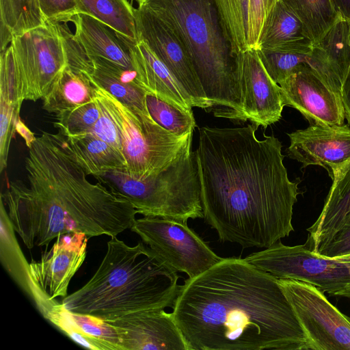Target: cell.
I'll return each instance as SVG.
<instances>
[{
  "label": "cell",
  "instance_id": "17",
  "mask_svg": "<svg viewBox=\"0 0 350 350\" xmlns=\"http://www.w3.org/2000/svg\"><path fill=\"white\" fill-rule=\"evenodd\" d=\"M70 21L75 26L72 36L88 58H100L124 70L133 71L131 46L135 40L83 13L77 14Z\"/></svg>",
  "mask_w": 350,
  "mask_h": 350
},
{
  "label": "cell",
  "instance_id": "20",
  "mask_svg": "<svg viewBox=\"0 0 350 350\" xmlns=\"http://www.w3.org/2000/svg\"><path fill=\"white\" fill-rule=\"evenodd\" d=\"M46 319L83 347L93 350H122L116 329L102 319L71 312L58 301Z\"/></svg>",
  "mask_w": 350,
  "mask_h": 350
},
{
  "label": "cell",
  "instance_id": "14",
  "mask_svg": "<svg viewBox=\"0 0 350 350\" xmlns=\"http://www.w3.org/2000/svg\"><path fill=\"white\" fill-rule=\"evenodd\" d=\"M284 106L298 110L310 124L342 125L345 119L340 96L309 65L278 84Z\"/></svg>",
  "mask_w": 350,
  "mask_h": 350
},
{
  "label": "cell",
  "instance_id": "8",
  "mask_svg": "<svg viewBox=\"0 0 350 350\" xmlns=\"http://www.w3.org/2000/svg\"><path fill=\"white\" fill-rule=\"evenodd\" d=\"M244 259L278 280L302 281L330 295L350 297L349 267L314 254L305 245L288 246L279 240Z\"/></svg>",
  "mask_w": 350,
  "mask_h": 350
},
{
  "label": "cell",
  "instance_id": "16",
  "mask_svg": "<svg viewBox=\"0 0 350 350\" xmlns=\"http://www.w3.org/2000/svg\"><path fill=\"white\" fill-rule=\"evenodd\" d=\"M241 66L243 121L267 128L279 121L284 107L280 86L266 71L257 49L238 55Z\"/></svg>",
  "mask_w": 350,
  "mask_h": 350
},
{
  "label": "cell",
  "instance_id": "29",
  "mask_svg": "<svg viewBox=\"0 0 350 350\" xmlns=\"http://www.w3.org/2000/svg\"><path fill=\"white\" fill-rule=\"evenodd\" d=\"M79 13L96 18L119 33L137 41L135 8L128 0H75Z\"/></svg>",
  "mask_w": 350,
  "mask_h": 350
},
{
  "label": "cell",
  "instance_id": "9",
  "mask_svg": "<svg viewBox=\"0 0 350 350\" xmlns=\"http://www.w3.org/2000/svg\"><path fill=\"white\" fill-rule=\"evenodd\" d=\"M131 230L176 272L195 278L219 262L207 243L178 219L144 216L136 219Z\"/></svg>",
  "mask_w": 350,
  "mask_h": 350
},
{
  "label": "cell",
  "instance_id": "12",
  "mask_svg": "<svg viewBox=\"0 0 350 350\" xmlns=\"http://www.w3.org/2000/svg\"><path fill=\"white\" fill-rule=\"evenodd\" d=\"M135 16L138 39L144 40L170 70L188 95L192 107L211 108L180 39L144 6L135 8Z\"/></svg>",
  "mask_w": 350,
  "mask_h": 350
},
{
  "label": "cell",
  "instance_id": "38",
  "mask_svg": "<svg viewBox=\"0 0 350 350\" xmlns=\"http://www.w3.org/2000/svg\"><path fill=\"white\" fill-rule=\"evenodd\" d=\"M317 254L330 258L350 254V217Z\"/></svg>",
  "mask_w": 350,
  "mask_h": 350
},
{
  "label": "cell",
  "instance_id": "1",
  "mask_svg": "<svg viewBox=\"0 0 350 350\" xmlns=\"http://www.w3.org/2000/svg\"><path fill=\"white\" fill-rule=\"evenodd\" d=\"M255 124L202 126L196 155L205 221L219 240L267 248L294 230L299 178L291 181L281 142L258 139Z\"/></svg>",
  "mask_w": 350,
  "mask_h": 350
},
{
  "label": "cell",
  "instance_id": "3",
  "mask_svg": "<svg viewBox=\"0 0 350 350\" xmlns=\"http://www.w3.org/2000/svg\"><path fill=\"white\" fill-rule=\"evenodd\" d=\"M25 180L8 182L1 194L15 232L29 249L80 232L89 239L116 237L137 213L123 196L93 183L60 133L43 131L29 148Z\"/></svg>",
  "mask_w": 350,
  "mask_h": 350
},
{
  "label": "cell",
  "instance_id": "27",
  "mask_svg": "<svg viewBox=\"0 0 350 350\" xmlns=\"http://www.w3.org/2000/svg\"><path fill=\"white\" fill-rule=\"evenodd\" d=\"M12 70H0V172L7 167L10 147L22 106Z\"/></svg>",
  "mask_w": 350,
  "mask_h": 350
},
{
  "label": "cell",
  "instance_id": "10",
  "mask_svg": "<svg viewBox=\"0 0 350 350\" xmlns=\"http://www.w3.org/2000/svg\"><path fill=\"white\" fill-rule=\"evenodd\" d=\"M279 284L291 303L311 350H350V317L318 287L291 279Z\"/></svg>",
  "mask_w": 350,
  "mask_h": 350
},
{
  "label": "cell",
  "instance_id": "21",
  "mask_svg": "<svg viewBox=\"0 0 350 350\" xmlns=\"http://www.w3.org/2000/svg\"><path fill=\"white\" fill-rule=\"evenodd\" d=\"M349 217L350 168L338 180L332 183L320 215L307 228L309 234L304 245L317 254Z\"/></svg>",
  "mask_w": 350,
  "mask_h": 350
},
{
  "label": "cell",
  "instance_id": "23",
  "mask_svg": "<svg viewBox=\"0 0 350 350\" xmlns=\"http://www.w3.org/2000/svg\"><path fill=\"white\" fill-rule=\"evenodd\" d=\"M89 59L91 67L84 74L92 84L103 88L123 104L148 112L147 92L135 81V72L124 70L100 58Z\"/></svg>",
  "mask_w": 350,
  "mask_h": 350
},
{
  "label": "cell",
  "instance_id": "40",
  "mask_svg": "<svg viewBox=\"0 0 350 350\" xmlns=\"http://www.w3.org/2000/svg\"><path fill=\"white\" fill-rule=\"evenodd\" d=\"M16 132L18 133L23 138L26 146L28 148L31 146L32 144L36 139V137L34 136V134L22 122L21 118L18 120L16 124Z\"/></svg>",
  "mask_w": 350,
  "mask_h": 350
},
{
  "label": "cell",
  "instance_id": "42",
  "mask_svg": "<svg viewBox=\"0 0 350 350\" xmlns=\"http://www.w3.org/2000/svg\"><path fill=\"white\" fill-rule=\"evenodd\" d=\"M332 258L338 262L347 264L350 268V254L340 256Z\"/></svg>",
  "mask_w": 350,
  "mask_h": 350
},
{
  "label": "cell",
  "instance_id": "2",
  "mask_svg": "<svg viewBox=\"0 0 350 350\" xmlns=\"http://www.w3.org/2000/svg\"><path fill=\"white\" fill-rule=\"evenodd\" d=\"M172 308L189 350H309L278 280L244 258L185 280Z\"/></svg>",
  "mask_w": 350,
  "mask_h": 350
},
{
  "label": "cell",
  "instance_id": "34",
  "mask_svg": "<svg viewBox=\"0 0 350 350\" xmlns=\"http://www.w3.org/2000/svg\"><path fill=\"white\" fill-rule=\"evenodd\" d=\"M100 116V107L96 99L55 114L54 126L65 137L87 133L90 131Z\"/></svg>",
  "mask_w": 350,
  "mask_h": 350
},
{
  "label": "cell",
  "instance_id": "7",
  "mask_svg": "<svg viewBox=\"0 0 350 350\" xmlns=\"http://www.w3.org/2000/svg\"><path fill=\"white\" fill-rule=\"evenodd\" d=\"M11 45L19 100L42 99L69 64L62 23L46 21L14 36Z\"/></svg>",
  "mask_w": 350,
  "mask_h": 350
},
{
  "label": "cell",
  "instance_id": "24",
  "mask_svg": "<svg viewBox=\"0 0 350 350\" xmlns=\"http://www.w3.org/2000/svg\"><path fill=\"white\" fill-rule=\"evenodd\" d=\"M312 45L299 18L282 0H279L267 20L258 49L286 46L310 53Z\"/></svg>",
  "mask_w": 350,
  "mask_h": 350
},
{
  "label": "cell",
  "instance_id": "25",
  "mask_svg": "<svg viewBox=\"0 0 350 350\" xmlns=\"http://www.w3.org/2000/svg\"><path fill=\"white\" fill-rule=\"evenodd\" d=\"M94 86L81 71L68 65L42 98V108L57 114L94 100Z\"/></svg>",
  "mask_w": 350,
  "mask_h": 350
},
{
  "label": "cell",
  "instance_id": "35",
  "mask_svg": "<svg viewBox=\"0 0 350 350\" xmlns=\"http://www.w3.org/2000/svg\"><path fill=\"white\" fill-rule=\"evenodd\" d=\"M278 1L250 0L248 23L249 49H258L260 38L267 20Z\"/></svg>",
  "mask_w": 350,
  "mask_h": 350
},
{
  "label": "cell",
  "instance_id": "26",
  "mask_svg": "<svg viewBox=\"0 0 350 350\" xmlns=\"http://www.w3.org/2000/svg\"><path fill=\"white\" fill-rule=\"evenodd\" d=\"M0 260L8 274L34 303L39 296L31 280L30 266L17 241L5 206L0 198Z\"/></svg>",
  "mask_w": 350,
  "mask_h": 350
},
{
  "label": "cell",
  "instance_id": "37",
  "mask_svg": "<svg viewBox=\"0 0 350 350\" xmlns=\"http://www.w3.org/2000/svg\"><path fill=\"white\" fill-rule=\"evenodd\" d=\"M96 99L100 107V116L88 133H91L121 151L120 139L118 129L105 107L97 97Z\"/></svg>",
  "mask_w": 350,
  "mask_h": 350
},
{
  "label": "cell",
  "instance_id": "22",
  "mask_svg": "<svg viewBox=\"0 0 350 350\" xmlns=\"http://www.w3.org/2000/svg\"><path fill=\"white\" fill-rule=\"evenodd\" d=\"M65 139L75 161L88 175L96 177L114 170L124 172L126 164L122 152L91 133Z\"/></svg>",
  "mask_w": 350,
  "mask_h": 350
},
{
  "label": "cell",
  "instance_id": "11",
  "mask_svg": "<svg viewBox=\"0 0 350 350\" xmlns=\"http://www.w3.org/2000/svg\"><path fill=\"white\" fill-rule=\"evenodd\" d=\"M89 237L77 232L59 236L39 260L29 262L31 280L39 296L37 308L46 318L58 302V297L67 296L69 283L83 265Z\"/></svg>",
  "mask_w": 350,
  "mask_h": 350
},
{
  "label": "cell",
  "instance_id": "18",
  "mask_svg": "<svg viewBox=\"0 0 350 350\" xmlns=\"http://www.w3.org/2000/svg\"><path fill=\"white\" fill-rule=\"evenodd\" d=\"M309 65L341 98L342 83L350 69V24L343 18L312 45Z\"/></svg>",
  "mask_w": 350,
  "mask_h": 350
},
{
  "label": "cell",
  "instance_id": "4",
  "mask_svg": "<svg viewBox=\"0 0 350 350\" xmlns=\"http://www.w3.org/2000/svg\"><path fill=\"white\" fill-rule=\"evenodd\" d=\"M180 276L144 242L129 246L116 237L91 279L66 296L68 311L111 321L126 314L173 307Z\"/></svg>",
  "mask_w": 350,
  "mask_h": 350
},
{
  "label": "cell",
  "instance_id": "33",
  "mask_svg": "<svg viewBox=\"0 0 350 350\" xmlns=\"http://www.w3.org/2000/svg\"><path fill=\"white\" fill-rule=\"evenodd\" d=\"M146 106L152 118L171 133L185 135L196 126L192 110H186L151 94H146Z\"/></svg>",
  "mask_w": 350,
  "mask_h": 350
},
{
  "label": "cell",
  "instance_id": "31",
  "mask_svg": "<svg viewBox=\"0 0 350 350\" xmlns=\"http://www.w3.org/2000/svg\"><path fill=\"white\" fill-rule=\"evenodd\" d=\"M224 36L235 57L249 49L250 0H214Z\"/></svg>",
  "mask_w": 350,
  "mask_h": 350
},
{
  "label": "cell",
  "instance_id": "39",
  "mask_svg": "<svg viewBox=\"0 0 350 350\" xmlns=\"http://www.w3.org/2000/svg\"><path fill=\"white\" fill-rule=\"evenodd\" d=\"M341 100L344 107L345 119L350 125V69L342 83Z\"/></svg>",
  "mask_w": 350,
  "mask_h": 350
},
{
  "label": "cell",
  "instance_id": "30",
  "mask_svg": "<svg viewBox=\"0 0 350 350\" xmlns=\"http://www.w3.org/2000/svg\"><path fill=\"white\" fill-rule=\"evenodd\" d=\"M296 14L313 44L341 18L333 0H282Z\"/></svg>",
  "mask_w": 350,
  "mask_h": 350
},
{
  "label": "cell",
  "instance_id": "6",
  "mask_svg": "<svg viewBox=\"0 0 350 350\" xmlns=\"http://www.w3.org/2000/svg\"><path fill=\"white\" fill-rule=\"evenodd\" d=\"M94 86L96 97L118 129L126 164L125 174L140 180L154 177L191 146L193 132L185 135L171 133L159 125L149 112L130 107L103 88Z\"/></svg>",
  "mask_w": 350,
  "mask_h": 350
},
{
  "label": "cell",
  "instance_id": "36",
  "mask_svg": "<svg viewBox=\"0 0 350 350\" xmlns=\"http://www.w3.org/2000/svg\"><path fill=\"white\" fill-rule=\"evenodd\" d=\"M46 21L67 23L79 13L75 0H38Z\"/></svg>",
  "mask_w": 350,
  "mask_h": 350
},
{
  "label": "cell",
  "instance_id": "28",
  "mask_svg": "<svg viewBox=\"0 0 350 350\" xmlns=\"http://www.w3.org/2000/svg\"><path fill=\"white\" fill-rule=\"evenodd\" d=\"M1 46H8L14 36L42 25L38 0H0Z\"/></svg>",
  "mask_w": 350,
  "mask_h": 350
},
{
  "label": "cell",
  "instance_id": "19",
  "mask_svg": "<svg viewBox=\"0 0 350 350\" xmlns=\"http://www.w3.org/2000/svg\"><path fill=\"white\" fill-rule=\"evenodd\" d=\"M135 81L148 94L186 110H192L188 95L148 44L138 39L131 46Z\"/></svg>",
  "mask_w": 350,
  "mask_h": 350
},
{
  "label": "cell",
  "instance_id": "5",
  "mask_svg": "<svg viewBox=\"0 0 350 350\" xmlns=\"http://www.w3.org/2000/svg\"><path fill=\"white\" fill-rule=\"evenodd\" d=\"M185 46L215 116L243 121L241 72L214 0H135Z\"/></svg>",
  "mask_w": 350,
  "mask_h": 350
},
{
  "label": "cell",
  "instance_id": "32",
  "mask_svg": "<svg viewBox=\"0 0 350 350\" xmlns=\"http://www.w3.org/2000/svg\"><path fill=\"white\" fill-rule=\"evenodd\" d=\"M257 51L266 71L278 84L309 65L310 53H305L293 48L260 47Z\"/></svg>",
  "mask_w": 350,
  "mask_h": 350
},
{
  "label": "cell",
  "instance_id": "41",
  "mask_svg": "<svg viewBox=\"0 0 350 350\" xmlns=\"http://www.w3.org/2000/svg\"><path fill=\"white\" fill-rule=\"evenodd\" d=\"M342 18L350 24V0H333Z\"/></svg>",
  "mask_w": 350,
  "mask_h": 350
},
{
  "label": "cell",
  "instance_id": "13",
  "mask_svg": "<svg viewBox=\"0 0 350 350\" xmlns=\"http://www.w3.org/2000/svg\"><path fill=\"white\" fill-rule=\"evenodd\" d=\"M290 158L302 167L319 165L325 168L332 183L350 168V126L310 124L288 134Z\"/></svg>",
  "mask_w": 350,
  "mask_h": 350
},
{
  "label": "cell",
  "instance_id": "15",
  "mask_svg": "<svg viewBox=\"0 0 350 350\" xmlns=\"http://www.w3.org/2000/svg\"><path fill=\"white\" fill-rule=\"evenodd\" d=\"M116 330L122 350H189L172 313L163 308L105 321Z\"/></svg>",
  "mask_w": 350,
  "mask_h": 350
}]
</instances>
